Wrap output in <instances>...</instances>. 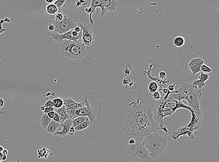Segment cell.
Instances as JSON below:
<instances>
[{"mask_svg":"<svg viewBox=\"0 0 219 162\" xmlns=\"http://www.w3.org/2000/svg\"><path fill=\"white\" fill-rule=\"evenodd\" d=\"M54 107H50V108H45V110H44V114H47L48 113L51 112L52 111H54Z\"/></svg>","mask_w":219,"mask_h":162,"instance_id":"40","label":"cell"},{"mask_svg":"<svg viewBox=\"0 0 219 162\" xmlns=\"http://www.w3.org/2000/svg\"><path fill=\"white\" fill-rule=\"evenodd\" d=\"M60 44L59 52L66 58L79 60L88 55L89 47L82 40L74 41L65 39Z\"/></svg>","mask_w":219,"mask_h":162,"instance_id":"5","label":"cell"},{"mask_svg":"<svg viewBox=\"0 0 219 162\" xmlns=\"http://www.w3.org/2000/svg\"><path fill=\"white\" fill-rule=\"evenodd\" d=\"M184 108L189 110V106L186 105L181 101L175 99H161L155 101L153 108L154 120L160 124L164 123L163 119L166 116H171L178 109Z\"/></svg>","mask_w":219,"mask_h":162,"instance_id":"4","label":"cell"},{"mask_svg":"<svg viewBox=\"0 0 219 162\" xmlns=\"http://www.w3.org/2000/svg\"><path fill=\"white\" fill-rule=\"evenodd\" d=\"M152 99L155 101H158L161 99L162 97L160 95V92L158 91H156L152 94Z\"/></svg>","mask_w":219,"mask_h":162,"instance_id":"32","label":"cell"},{"mask_svg":"<svg viewBox=\"0 0 219 162\" xmlns=\"http://www.w3.org/2000/svg\"><path fill=\"white\" fill-rule=\"evenodd\" d=\"M124 72L125 75H130L131 72L132 71V66L129 64H127L124 66Z\"/></svg>","mask_w":219,"mask_h":162,"instance_id":"29","label":"cell"},{"mask_svg":"<svg viewBox=\"0 0 219 162\" xmlns=\"http://www.w3.org/2000/svg\"><path fill=\"white\" fill-rule=\"evenodd\" d=\"M8 152L7 150H6V149H4V150H3V155H6L7 154H8Z\"/></svg>","mask_w":219,"mask_h":162,"instance_id":"49","label":"cell"},{"mask_svg":"<svg viewBox=\"0 0 219 162\" xmlns=\"http://www.w3.org/2000/svg\"><path fill=\"white\" fill-rule=\"evenodd\" d=\"M60 123L51 120L50 123L49 124L45 130V131L49 134H54L56 132L59 127Z\"/></svg>","mask_w":219,"mask_h":162,"instance_id":"17","label":"cell"},{"mask_svg":"<svg viewBox=\"0 0 219 162\" xmlns=\"http://www.w3.org/2000/svg\"><path fill=\"white\" fill-rule=\"evenodd\" d=\"M200 71L202 72H204V73L209 74L210 72H212V70L211 68L204 64H203L201 66Z\"/></svg>","mask_w":219,"mask_h":162,"instance_id":"28","label":"cell"},{"mask_svg":"<svg viewBox=\"0 0 219 162\" xmlns=\"http://www.w3.org/2000/svg\"><path fill=\"white\" fill-rule=\"evenodd\" d=\"M91 122L90 121L89 119V118L87 119L86 121H85V122H83L82 123H80V124H79L78 126H77L75 127V129L76 131H81V130H84V129H86V128L89 127L91 125Z\"/></svg>","mask_w":219,"mask_h":162,"instance_id":"20","label":"cell"},{"mask_svg":"<svg viewBox=\"0 0 219 162\" xmlns=\"http://www.w3.org/2000/svg\"><path fill=\"white\" fill-rule=\"evenodd\" d=\"M4 105V101L3 99H0V108H1Z\"/></svg>","mask_w":219,"mask_h":162,"instance_id":"46","label":"cell"},{"mask_svg":"<svg viewBox=\"0 0 219 162\" xmlns=\"http://www.w3.org/2000/svg\"><path fill=\"white\" fill-rule=\"evenodd\" d=\"M135 141H135V140L134 139H129V141H128V145H134V144L135 143Z\"/></svg>","mask_w":219,"mask_h":162,"instance_id":"45","label":"cell"},{"mask_svg":"<svg viewBox=\"0 0 219 162\" xmlns=\"http://www.w3.org/2000/svg\"><path fill=\"white\" fill-rule=\"evenodd\" d=\"M52 120H53V121L57 122H58V123H61V121H60L59 116V115H58L56 112L55 113V115H54V117H53Z\"/></svg>","mask_w":219,"mask_h":162,"instance_id":"38","label":"cell"},{"mask_svg":"<svg viewBox=\"0 0 219 162\" xmlns=\"http://www.w3.org/2000/svg\"><path fill=\"white\" fill-rule=\"evenodd\" d=\"M73 30L75 31L76 32H80L82 31V29H81V24L80 23H77L76 24V26L74 27Z\"/></svg>","mask_w":219,"mask_h":162,"instance_id":"35","label":"cell"},{"mask_svg":"<svg viewBox=\"0 0 219 162\" xmlns=\"http://www.w3.org/2000/svg\"><path fill=\"white\" fill-rule=\"evenodd\" d=\"M50 23L53 24L55 27L53 32L59 34H63L73 30L77 24L74 19L68 15H64V18L61 22H58L53 20Z\"/></svg>","mask_w":219,"mask_h":162,"instance_id":"8","label":"cell"},{"mask_svg":"<svg viewBox=\"0 0 219 162\" xmlns=\"http://www.w3.org/2000/svg\"><path fill=\"white\" fill-rule=\"evenodd\" d=\"M83 102L84 106L80 108V116L89 117L91 125L100 122L103 115V108L98 95L85 91L82 94Z\"/></svg>","mask_w":219,"mask_h":162,"instance_id":"3","label":"cell"},{"mask_svg":"<svg viewBox=\"0 0 219 162\" xmlns=\"http://www.w3.org/2000/svg\"><path fill=\"white\" fill-rule=\"evenodd\" d=\"M4 150L3 148L1 146H0V152H3V150Z\"/></svg>","mask_w":219,"mask_h":162,"instance_id":"51","label":"cell"},{"mask_svg":"<svg viewBox=\"0 0 219 162\" xmlns=\"http://www.w3.org/2000/svg\"><path fill=\"white\" fill-rule=\"evenodd\" d=\"M97 7L101 8V17H103L107 13V11L104 9L103 7L101 0H92L90 3L89 7L85 9V11L86 13L89 14V20L90 23L92 24H93L94 20L92 19V14L96 13V9Z\"/></svg>","mask_w":219,"mask_h":162,"instance_id":"10","label":"cell"},{"mask_svg":"<svg viewBox=\"0 0 219 162\" xmlns=\"http://www.w3.org/2000/svg\"><path fill=\"white\" fill-rule=\"evenodd\" d=\"M73 30H71L68 32L64 33L63 34H59L52 32L50 33V35H51V38L55 41L59 43H61L62 41L65 40V39L66 40H69L74 41H79L76 38H74L72 35V32Z\"/></svg>","mask_w":219,"mask_h":162,"instance_id":"11","label":"cell"},{"mask_svg":"<svg viewBox=\"0 0 219 162\" xmlns=\"http://www.w3.org/2000/svg\"><path fill=\"white\" fill-rule=\"evenodd\" d=\"M158 85L156 82H151L148 86V90L150 92L153 94L155 92L158 91Z\"/></svg>","mask_w":219,"mask_h":162,"instance_id":"24","label":"cell"},{"mask_svg":"<svg viewBox=\"0 0 219 162\" xmlns=\"http://www.w3.org/2000/svg\"><path fill=\"white\" fill-rule=\"evenodd\" d=\"M204 63V60H203L200 58H194L191 59L188 65V66L192 72L193 76H195L196 74L201 72L200 68Z\"/></svg>","mask_w":219,"mask_h":162,"instance_id":"12","label":"cell"},{"mask_svg":"<svg viewBox=\"0 0 219 162\" xmlns=\"http://www.w3.org/2000/svg\"><path fill=\"white\" fill-rule=\"evenodd\" d=\"M162 92H164V94H166L168 92V89L165 88L163 89L162 90Z\"/></svg>","mask_w":219,"mask_h":162,"instance_id":"48","label":"cell"},{"mask_svg":"<svg viewBox=\"0 0 219 162\" xmlns=\"http://www.w3.org/2000/svg\"><path fill=\"white\" fill-rule=\"evenodd\" d=\"M72 125H73V120L72 119L66 120V121H64V122L60 123L59 127H62L63 128L62 130L61 131H59L57 129L54 135H57L61 137H65L66 136V135H68L69 131L70 128L72 126Z\"/></svg>","mask_w":219,"mask_h":162,"instance_id":"13","label":"cell"},{"mask_svg":"<svg viewBox=\"0 0 219 162\" xmlns=\"http://www.w3.org/2000/svg\"><path fill=\"white\" fill-rule=\"evenodd\" d=\"M159 78L161 79H165L166 77V73L164 71H161L159 73Z\"/></svg>","mask_w":219,"mask_h":162,"instance_id":"39","label":"cell"},{"mask_svg":"<svg viewBox=\"0 0 219 162\" xmlns=\"http://www.w3.org/2000/svg\"><path fill=\"white\" fill-rule=\"evenodd\" d=\"M64 15H63V14H62L61 13L58 12V13H57L56 14L55 17V19H54V20L56 22H61L63 20V19L64 18Z\"/></svg>","mask_w":219,"mask_h":162,"instance_id":"31","label":"cell"},{"mask_svg":"<svg viewBox=\"0 0 219 162\" xmlns=\"http://www.w3.org/2000/svg\"><path fill=\"white\" fill-rule=\"evenodd\" d=\"M131 82V79L130 77H126L123 79V84L124 85H128Z\"/></svg>","mask_w":219,"mask_h":162,"instance_id":"33","label":"cell"},{"mask_svg":"<svg viewBox=\"0 0 219 162\" xmlns=\"http://www.w3.org/2000/svg\"><path fill=\"white\" fill-rule=\"evenodd\" d=\"M53 103V106L55 108H60L64 105V101L63 99L60 98L59 97H56L52 101Z\"/></svg>","mask_w":219,"mask_h":162,"instance_id":"23","label":"cell"},{"mask_svg":"<svg viewBox=\"0 0 219 162\" xmlns=\"http://www.w3.org/2000/svg\"><path fill=\"white\" fill-rule=\"evenodd\" d=\"M160 127H159L160 129H163V130H164V131H165V132L166 133L168 132L167 129H166L165 126H163V124H160Z\"/></svg>","mask_w":219,"mask_h":162,"instance_id":"44","label":"cell"},{"mask_svg":"<svg viewBox=\"0 0 219 162\" xmlns=\"http://www.w3.org/2000/svg\"><path fill=\"white\" fill-rule=\"evenodd\" d=\"M129 88L131 90H135L137 89V84L135 83L134 82L131 81L129 85Z\"/></svg>","mask_w":219,"mask_h":162,"instance_id":"37","label":"cell"},{"mask_svg":"<svg viewBox=\"0 0 219 162\" xmlns=\"http://www.w3.org/2000/svg\"><path fill=\"white\" fill-rule=\"evenodd\" d=\"M167 99H175L181 101L185 99L188 103L187 106L193 110L199 111L200 108V101L202 96V90L195 88L192 84L183 83L178 90L173 92H168Z\"/></svg>","mask_w":219,"mask_h":162,"instance_id":"2","label":"cell"},{"mask_svg":"<svg viewBox=\"0 0 219 162\" xmlns=\"http://www.w3.org/2000/svg\"><path fill=\"white\" fill-rule=\"evenodd\" d=\"M46 11L50 15H56L59 12L58 8L53 3L48 4L46 7Z\"/></svg>","mask_w":219,"mask_h":162,"instance_id":"19","label":"cell"},{"mask_svg":"<svg viewBox=\"0 0 219 162\" xmlns=\"http://www.w3.org/2000/svg\"><path fill=\"white\" fill-rule=\"evenodd\" d=\"M127 152L130 159L134 162H154L155 160L140 141L128 145Z\"/></svg>","mask_w":219,"mask_h":162,"instance_id":"7","label":"cell"},{"mask_svg":"<svg viewBox=\"0 0 219 162\" xmlns=\"http://www.w3.org/2000/svg\"><path fill=\"white\" fill-rule=\"evenodd\" d=\"M209 79V74H205L204 72H200V74L199 76V79L203 82H205Z\"/></svg>","mask_w":219,"mask_h":162,"instance_id":"27","label":"cell"},{"mask_svg":"<svg viewBox=\"0 0 219 162\" xmlns=\"http://www.w3.org/2000/svg\"><path fill=\"white\" fill-rule=\"evenodd\" d=\"M45 108H46V107H45V106H42L41 107V110L42 111H44Z\"/></svg>","mask_w":219,"mask_h":162,"instance_id":"50","label":"cell"},{"mask_svg":"<svg viewBox=\"0 0 219 162\" xmlns=\"http://www.w3.org/2000/svg\"><path fill=\"white\" fill-rule=\"evenodd\" d=\"M167 138L157 132L149 134L142 141L151 156L157 159L165 150L167 145Z\"/></svg>","mask_w":219,"mask_h":162,"instance_id":"6","label":"cell"},{"mask_svg":"<svg viewBox=\"0 0 219 162\" xmlns=\"http://www.w3.org/2000/svg\"><path fill=\"white\" fill-rule=\"evenodd\" d=\"M185 43V38L181 36L176 37L173 40V44L175 46L178 47H181L184 45Z\"/></svg>","mask_w":219,"mask_h":162,"instance_id":"21","label":"cell"},{"mask_svg":"<svg viewBox=\"0 0 219 162\" xmlns=\"http://www.w3.org/2000/svg\"><path fill=\"white\" fill-rule=\"evenodd\" d=\"M46 108H50V107H54L53 106V103L51 99H49L48 101L46 102L44 105Z\"/></svg>","mask_w":219,"mask_h":162,"instance_id":"36","label":"cell"},{"mask_svg":"<svg viewBox=\"0 0 219 162\" xmlns=\"http://www.w3.org/2000/svg\"><path fill=\"white\" fill-rule=\"evenodd\" d=\"M55 111H52L51 112L47 113V115L48 116V117H49L51 119H52L53 117H54V115H55Z\"/></svg>","mask_w":219,"mask_h":162,"instance_id":"43","label":"cell"},{"mask_svg":"<svg viewBox=\"0 0 219 162\" xmlns=\"http://www.w3.org/2000/svg\"><path fill=\"white\" fill-rule=\"evenodd\" d=\"M54 111L59 116L60 121H61V123H60L64 122V121H66V120L70 119V117L66 112V106L64 105L62 108H60L54 109Z\"/></svg>","mask_w":219,"mask_h":162,"instance_id":"16","label":"cell"},{"mask_svg":"<svg viewBox=\"0 0 219 162\" xmlns=\"http://www.w3.org/2000/svg\"><path fill=\"white\" fill-rule=\"evenodd\" d=\"M75 128L73 127H71L69 131L68 135L71 136H73L74 135V133L75 132Z\"/></svg>","mask_w":219,"mask_h":162,"instance_id":"41","label":"cell"},{"mask_svg":"<svg viewBox=\"0 0 219 162\" xmlns=\"http://www.w3.org/2000/svg\"><path fill=\"white\" fill-rule=\"evenodd\" d=\"M51 119L50 118L47 114H44L42 115L40 120V125L43 129H46L51 121Z\"/></svg>","mask_w":219,"mask_h":162,"instance_id":"18","label":"cell"},{"mask_svg":"<svg viewBox=\"0 0 219 162\" xmlns=\"http://www.w3.org/2000/svg\"><path fill=\"white\" fill-rule=\"evenodd\" d=\"M168 90L170 92H173L177 90L176 88L175 84H171L168 87Z\"/></svg>","mask_w":219,"mask_h":162,"instance_id":"34","label":"cell"},{"mask_svg":"<svg viewBox=\"0 0 219 162\" xmlns=\"http://www.w3.org/2000/svg\"><path fill=\"white\" fill-rule=\"evenodd\" d=\"M4 22H6L7 23H10V20L7 17L5 18L4 20L0 19V34L3 33V32H4L5 31V29H3V27H2V24H3Z\"/></svg>","mask_w":219,"mask_h":162,"instance_id":"30","label":"cell"},{"mask_svg":"<svg viewBox=\"0 0 219 162\" xmlns=\"http://www.w3.org/2000/svg\"><path fill=\"white\" fill-rule=\"evenodd\" d=\"M155 103V101L152 98L142 92H138L136 96L128 100V114L123 130L128 139L142 142L146 136L160 129L153 119Z\"/></svg>","mask_w":219,"mask_h":162,"instance_id":"1","label":"cell"},{"mask_svg":"<svg viewBox=\"0 0 219 162\" xmlns=\"http://www.w3.org/2000/svg\"><path fill=\"white\" fill-rule=\"evenodd\" d=\"M82 31L81 40L86 46L89 47L94 43L95 37L91 26L86 24H81Z\"/></svg>","mask_w":219,"mask_h":162,"instance_id":"9","label":"cell"},{"mask_svg":"<svg viewBox=\"0 0 219 162\" xmlns=\"http://www.w3.org/2000/svg\"><path fill=\"white\" fill-rule=\"evenodd\" d=\"M48 30L50 31L53 32V31H54V29H55V27H54L53 24L51 23H49L48 25Z\"/></svg>","mask_w":219,"mask_h":162,"instance_id":"42","label":"cell"},{"mask_svg":"<svg viewBox=\"0 0 219 162\" xmlns=\"http://www.w3.org/2000/svg\"><path fill=\"white\" fill-rule=\"evenodd\" d=\"M101 3L107 12H114L118 5V3L116 0H101Z\"/></svg>","mask_w":219,"mask_h":162,"instance_id":"15","label":"cell"},{"mask_svg":"<svg viewBox=\"0 0 219 162\" xmlns=\"http://www.w3.org/2000/svg\"><path fill=\"white\" fill-rule=\"evenodd\" d=\"M65 2H66V0H57V1H54V3H53L57 7L58 10H59V13H61L62 7L63 5H64Z\"/></svg>","mask_w":219,"mask_h":162,"instance_id":"26","label":"cell"},{"mask_svg":"<svg viewBox=\"0 0 219 162\" xmlns=\"http://www.w3.org/2000/svg\"><path fill=\"white\" fill-rule=\"evenodd\" d=\"M195 88L199 89V90H201V89L206 86L205 82H203L201 81L199 79H196L195 81H193L192 84Z\"/></svg>","mask_w":219,"mask_h":162,"instance_id":"25","label":"cell"},{"mask_svg":"<svg viewBox=\"0 0 219 162\" xmlns=\"http://www.w3.org/2000/svg\"><path fill=\"white\" fill-rule=\"evenodd\" d=\"M63 101L64 105L66 108V110L79 109L84 106V102H75L70 97L63 99Z\"/></svg>","mask_w":219,"mask_h":162,"instance_id":"14","label":"cell"},{"mask_svg":"<svg viewBox=\"0 0 219 162\" xmlns=\"http://www.w3.org/2000/svg\"><path fill=\"white\" fill-rule=\"evenodd\" d=\"M45 2L48 4H52L54 3V0H45Z\"/></svg>","mask_w":219,"mask_h":162,"instance_id":"47","label":"cell"},{"mask_svg":"<svg viewBox=\"0 0 219 162\" xmlns=\"http://www.w3.org/2000/svg\"><path fill=\"white\" fill-rule=\"evenodd\" d=\"M88 118L89 117L86 116H80L77 117V118L74 119L72 120H73L72 127L75 128L76 126H78L79 124H80V123H82L83 122L86 121Z\"/></svg>","mask_w":219,"mask_h":162,"instance_id":"22","label":"cell"}]
</instances>
